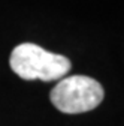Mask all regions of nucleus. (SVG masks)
I'll use <instances>...</instances> for the list:
<instances>
[{
  "label": "nucleus",
  "instance_id": "nucleus-2",
  "mask_svg": "<svg viewBox=\"0 0 124 126\" xmlns=\"http://www.w3.org/2000/svg\"><path fill=\"white\" fill-rule=\"evenodd\" d=\"M105 96L103 87L99 81L84 75L63 78L52 89L50 99L61 113L78 114L94 110Z\"/></svg>",
  "mask_w": 124,
  "mask_h": 126
},
{
  "label": "nucleus",
  "instance_id": "nucleus-1",
  "mask_svg": "<svg viewBox=\"0 0 124 126\" xmlns=\"http://www.w3.org/2000/svg\"><path fill=\"white\" fill-rule=\"evenodd\" d=\"M9 65L23 80L54 81L63 78L70 71L72 63L61 54L46 51L36 44L25 42L13 48L9 57Z\"/></svg>",
  "mask_w": 124,
  "mask_h": 126
}]
</instances>
